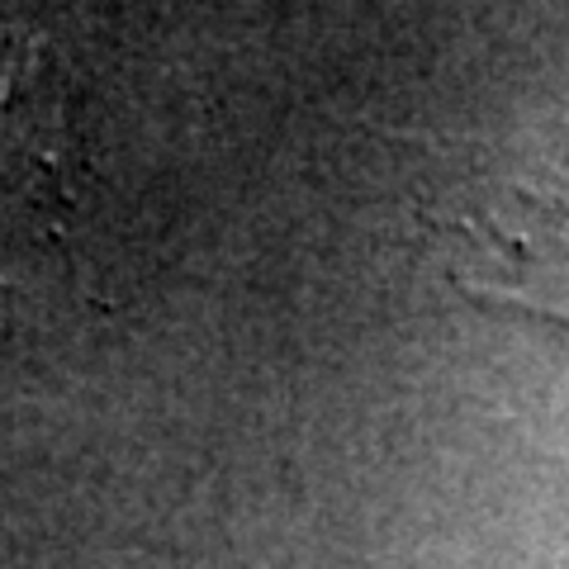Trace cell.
I'll return each instance as SVG.
<instances>
[{
  "label": "cell",
  "instance_id": "cell-1",
  "mask_svg": "<svg viewBox=\"0 0 569 569\" xmlns=\"http://www.w3.org/2000/svg\"><path fill=\"white\" fill-rule=\"evenodd\" d=\"M422 219L460 290L569 323V162L456 186Z\"/></svg>",
  "mask_w": 569,
  "mask_h": 569
}]
</instances>
